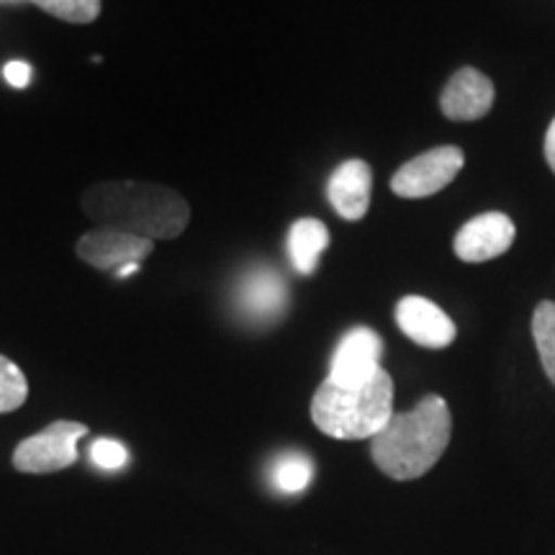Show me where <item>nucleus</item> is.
I'll list each match as a JSON object with an SVG mask.
<instances>
[{
    "mask_svg": "<svg viewBox=\"0 0 555 555\" xmlns=\"http://www.w3.org/2000/svg\"><path fill=\"white\" fill-rule=\"evenodd\" d=\"M82 211L99 227L121 229L137 237L176 240L189 229L191 206L168 185L142 180H106L82 193Z\"/></svg>",
    "mask_w": 555,
    "mask_h": 555,
    "instance_id": "nucleus-1",
    "label": "nucleus"
},
{
    "mask_svg": "<svg viewBox=\"0 0 555 555\" xmlns=\"http://www.w3.org/2000/svg\"><path fill=\"white\" fill-rule=\"evenodd\" d=\"M453 416L446 399L429 393L409 412L393 414L371 440L373 463L393 481H414L433 470L450 446Z\"/></svg>",
    "mask_w": 555,
    "mask_h": 555,
    "instance_id": "nucleus-2",
    "label": "nucleus"
},
{
    "mask_svg": "<svg viewBox=\"0 0 555 555\" xmlns=\"http://www.w3.org/2000/svg\"><path fill=\"white\" fill-rule=\"evenodd\" d=\"M393 416V380L380 371L360 386L324 380L311 399V420L335 440H373Z\"/></svg>",
    "mask_w": 555,
    "mask_h": 555,
    "instance_id": "nucleus-3",
    "label": "nucleus"
},
{
    "mask_svg": "<svg viewBox=\"0 0 555 555\" xmlns=\"http://www.w3.org/2000/svg\"><path fill=\"white\" fill-rule=\"evenodd\" d=\"M88 435V427L80 422H52L39 435L26 437L13 450V466L21 474H54L69 468L78 461V442Z\"/></svg>",
    "mask_w": 555,
    "mask_h": 555,
    "instance_id": "nucleus-4",
    "label": "nucleus"
},
{
    "mask_svg": "<svg viewBox=\"0 0 555 555\" xmlns=\"http://www.w3.org/2000/svg\"><path fill=\"white\" fill-rule=\"evenodd\" d=\"M466 157L461 147H435L401 165L391 178V191L399 198H427L453 183Z\"/></svg>",
    "mask_w": 555,
    "mask_h": 555,
    "instance_id": "nucleus-5",
    "label": "nucleus"
},
{
    "mask_svg": "<svg viewBox=\"0 0 555 555\" xmlns=\"http://www.w3.org/2000/svg\"><path fill=\"white\" fill-rule=\"evenodd\" d=\"M384 339L378 332L356 327L339 339L335 356L330 360L327 380L335 386H360L380 371Z\"/></svg>",
    "mask_w": 555,
    "mask_h": 555,
    "instance_id": "nucleus-6",
    "label": "nucleus"
},
{
    "mask_svg": "<svg viewBox=\"0 0 555 555\" xmlns=\"http://www.w3.org/2000/svg\"><path fill=\"white\" fill-rule=\"evenodd\" d=\"M152 247H155V242L147 237H137V234L121 232V229L95 227L78 240L75 253L90 268L119 270L129 262H142L152 253Z\"/></svg>",
    "mask_w": 555,
    "mask_h": 555,
    "instance_id": "nucleus-7",
    "label": "nucleus"
},
{
    "mask_svg": "<svg viewBox=\"0 0 555 555\" xmlns=\"http://www.w3.org/2000/svg\"><path fill=\"white\" fill-rule=\"evenodd\" d=\"M517 227L506 214L489 211L478 214L455 234V255L463 262H486L504 255L515 245Z\"/></svg>",
    "mask_w": 555,
    "mask_h": 555,
    "instance_id": "nucleus-8",
    "label": "nucleus"
},
{
    "mask_svg": "<svg viewBox=\"0 0 555 555\" xmlns=\"http://www.w3.org/2000/svg\"><path fill=\"white\" fill-rule=\"evenodd\" d=\"M397 324L412 343L429 347V350H442V347L453 345L457 335L453 319L425 296L401 298L397 304Z\"/></svg>",
    "mask_w": 555,
    "mask_h": 555,
    "instance_id": "nucleus-9",
    "label": "nucleus"
},
{
    "mask_svg": "<svg viewBox=\"0 0 555 555\" xmlns=\"http://www.w3.org/2000/svg\"><path fill=\"white\" fill-rule=\"evenodd\" d=\"M494 106V82L474 67L457 69L440 95V108L450 121L483 119Z\"/></svg>",
    "mask_w": 555,
    "mask_h": 555,
    "instance_id": "nucleus-10",
    "label": "nucleus"
},
{
    "mask_svg": "<svg viewBox=\"0 0 555 555\" xmlns=\"http://www.w3.org/2000/svg\"><path fill=\"white\" fill-rule=\"evenodd\" d=\"M373 172L363 159H347L332 172L327 183V198L345 221H360L371 208Z\"/></svg>",
    "mask_w": 555,
    "mask_h": 555,
    "instance_id": "nucleus-11",
    "label": "nucleus"
},
{
    "mask_svg": "<svg viewBox=\"0 0 555 555\" xmlns=\"http://www.w3.org/2000/svg\"><path fill=\"white\" fill-rule=\"evenodd\" d=\"M288 304V288L283 278L270 268H258L245 275L240 286V307L255 322H270L283 314Z\"/></svg>",
    "mask_w": 555,
    "mask_h": 555,
    "instance_id": "nucleus-12",
    "label": "nucleus"
},
{
    "mask_svg": "<svg viewBox=\"0 0 555 555\" xmlns=\"http://www.w3.org/2000/svg\"><path fill=\"white\" fill-rule=\"evenodd\" d=\"M330 247V229L319 219H298L288 232V255L301 275H311L324 249Z\"/></svg>",
    "mask_w": 555,
    "mask_h": 555,
    "instance_id": "nucleus-13",
    "label": "nucleus"
},
{
    "mask_svg": "<svg viewBox=\"0 0 555 555\" xmlns=\"http://www.w3.org/2000/svg\"><path fill=\"white\" fill-rule=\"evenodd\" d=\"M314 478V463L309 455L298 453V450H288V453L278 455L270 466V483L281 494H301L304 489Z\"/></svg>",
    "mask_w": 555,
    "mask_h": 555,
    "instance_id": "nucleus-14",
    "label": "nucleus"
},
{
    "mask_svg": "<svg viewBox=\"0 0 555 555\" xmlns=\"http://www.w3.org/2000/svg\"><path fill=\"white\" fill-rule=\"evenodd\" d=\"M532 337H535L545 376L555 386V301L538 304L535 314H532Z\"/></svg>",
    "mask_w": 555,
    "mask_h": 555,
    "instance_id": "nucleus-15",
    "label": "nucleus"
},
{
    "mask_svg": "<svg viewBox=\"0 0 555 555\" xmlns=\"http://www.w3.org/2000/svg\"><path fill=\"white\" fill-rule=\"evenodd\" d=\"M26 397H29V380L24 371L13 360L0 356V414L16 412L18 406H24Z\"/></svg>",
    "mask_w": 555,
    "mask_h": 555,
    "instance_id": "nucleus-16",
    "label": "nucleus"
},
{
    "mask_svg": "<svg viewBox=\"0 0 555 555\" xmlns=\"http://www.w3.org/2000/svg\"><path fill=\"white\" fill-rule=\"evenodd\" d=\"M29 3L67 24H90L101 16V0H29Z\"/></svg>",
    "mask_w": 555,
    "mask_h": 555,
    "instance_id": "nucleus-17",
    "label": "nucleus"
},
{
    "mask_svg": "<svg viewBox=\"0 0 555 555\" xmlns=\"http://www.w3.org/2000/svg\"><path fill=\"white\" fill-rule=\"evenodd\" d=\"M90 457H93V463L99 468L116 470V468L127 466L129 453H127V448L116 440H95L93 448H90Z\"/></svg>",
    "mask_w": 555,
    "mask_h": 555,
    "instance_id": "nucleus-18",
    "label": "nucleus"
},
{
    "mask_svg": "<svg viewBox=\"0 0 555 555\" xmlns=\"http://www.w3.org/2000/svg\"><path fill=\"white\" fill-rule=\"evenodd\" d=\"M3 78L9 80V86H13V88H26L31 80V67L26 65V62L13 60L3 67Z\"/></svg>",
    "mask_w": 555,
    "mask_h": 555,
    "instance_id": "nucleus-19",
    "label": "nucleus"
},
{
    "mask_svg": "<svg viewBox=\"0 0 555 555\" xmlns=\"http://www.w3.org/2000/svg\"><path fill=\"white\" fill-rule=\"evenodd\" d=\"M545 159L547 165H551V170L555 172V119L551 121V127H547V134H545Z\"/></svg>",
    "mask_w": 555,
    "mask_h": 555,
    "instance_id": "nucleus-20",
    "label": "nucleus"
},
{
    "mask_svg": "<svg viewBox=\"0 0 555 555\" xmlns=\"http://www.w3.org/2000/svg\"><path fill=\"white\" fill-rule=\"evenodd\" d=\"M139 268H142V262H129V266H124V268L116 270V275H119V278H127V275H131V273H137Z\"/></svg>",
    "mask_w": 555,
    "mask_h": 555,
    "instance_id": "nucleus-21",
    "label": "nucleus"
}]
</instances>
